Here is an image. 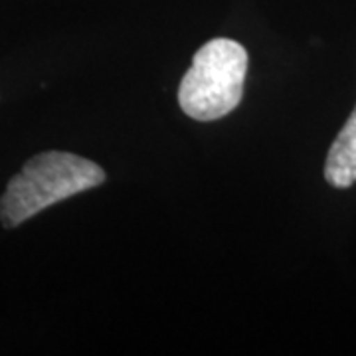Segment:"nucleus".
<instances>
[{
    "label": "nucleus",
    "instance_id": "obj_1",
    "mask_svg": "<svg viewBox=\"0 0 356 356\" xmlns=\"http://www.w3.org/2000/svg\"><path fill=\"white\" fill-rule=\"evenodd\" d=\"M105 182V170L83 156L48 151L26 161L0 198V222L16 228L51 204L95 188Z\"/></svg>",
    "mask_w": 356,
    "mask_h": 356
},
{
    "label": "nucleus",
    "instance_id": "obj_2",
    "mask_svg": "<svg viewBox=\"0 0 356 356\" xmlns=\"http://www.w3.org/2000/svg\"><path fill=\"white\" fill-rule=\"evenodd\" d=\"M248 51L240 42L214 38L196 51L178 88L182 111L196 121H216L232 113L243 95Z\"/></svg>",
    "mask_w": 356,
    "mask_h": 356
},
{
    "label": "nucleus",
    "instance_id": "obj_3",
    "mask_svg": "<svg viewBox=\"0 0 356 356\" xmlns=\"http://www.w3.org/2000/svg\"><path fill=\"white\" fill-rule=\"evenodd\" d=\"M325 178L334 188H348L356 182V107L331 145Z\"/></svg>",
    "mask_w": 356,
    "mask_h": 356
}]
</instances>
